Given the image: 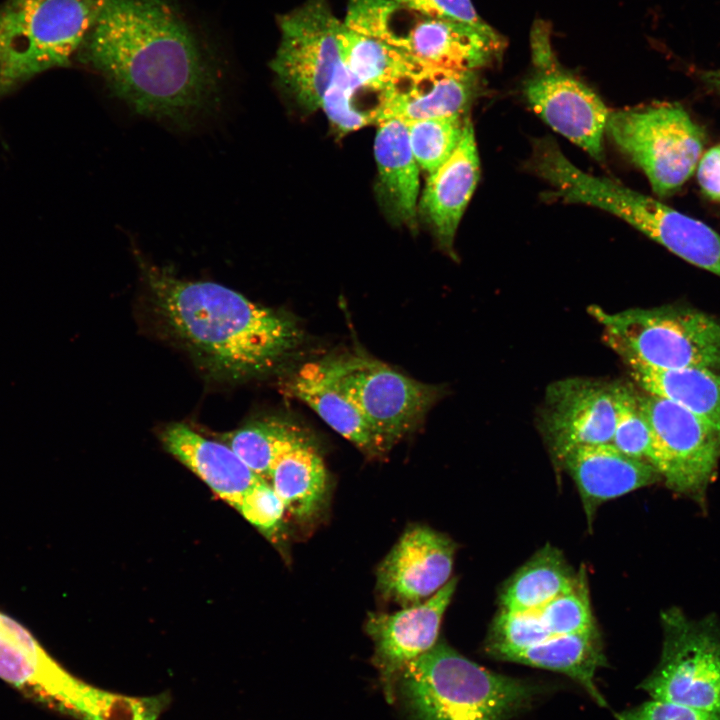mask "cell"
I'll use <instances>...</instances> for the list:
<instances>
[{"label":"cell","mask_w":720,"mask_h":720,"mask_svg":"<svg viewBox=\"0 0 720 720\" xmlns=\"http://www.w3.org/2000/svg\"><path fill=\"white\" fill-rule=\"evenodd\" d=\"M78 55L139 114L188 127L218 102L215 64L167 0H105Z\"/></svg>","instance_id":"6da1fadb"},{"label":"cell","mask_w":720,"mask_h":720,"mask_svg":"<svg viewBox=\"0 0 720 720\" xmlns=\"http://www.w3.org/2000/svg\"><path fill=\"white\" fill-rule=\"evenodd\" d=\"M139 263L162 326L215 378L238 381L266 374L301 340L300 327L285 312L221 284L180 279Z\"/></svg>","instance_id":"7a4b0ae2"},{"label":"cell","mask_w":720,"mask_h":720,"mask_svg":"<svg viewBox=\"0 0 720 720\" xmlns=\"http://www.w3.org/2000/svg\"><path fill=\"white\" fill-rule=\"evenodd\" d=\"M398 679L415 720H509L541 691L535 683L478 665L444 642L409 663Z\"/></svg>","instance_id":"3957f363"},{"label":"cell","mask_w":720,"mask_h":720,"mask_svg":"<svg viewBox=\"0 0 720 720\" xmlns=\"http://www.w3.org/2000/svg\"><path fill=\"white\" fill-rule=\"evenodd\" d=\"M588 311L603 326L606 344L627 364L720 372V322L707 313L673 305L615 313L592 305Z\"/></svg>","instance_id":"277c9868"},{"label":"cell","mask_w":720,"mask_h":720,"mask_svg":"<svg viewBox=\"0 0 720 720\" xmlns=\"http://www.w3.org/2000/svg\"><path fill=\"white\" fill-rule=\"evenodd\" d=\"M105 0H6L0 6V93L79 52Z\"/></svg>","instance_id":"5b68a950"},{"label":"cell","mask_w":720,"mask_h":720,"mask_svg":"<svg viewBox=\"0 0 720 720\" xmlns=\"http://www.w3.org/2000/svg\"><path fill=\"white\" fill-rule=\"evenodd\" d=\"M552 184L555 197L611 212L688 263L720 277V235L705 223L611 179L589 175L568 160L556 167Z\"/></svg>","instance_id":"8992f818"},{"label":"cell","mask_w":720,"mask_h":720,"mask_svg":"<svg viewBox=\"0 0 720 720\" xmlns=\"http://www.w3.org/2000/svg\"><path fill=\"white\" fill-rule=\"evenodd\" d=\"M606 131L659 196L679 189L701 159L703 131L680 104L654 103L610 112Z\"/></svg>","instance_id":"52a82bcc"},{"label":"cell","mask_w":720,"mask_h":720,"mask_svg":"<svg viewBox=\"0 0 720 720\" xmlns=\"http://www.w3.org/2000/svg\"><path fill=\"white\" fill-rule=\"evenodd\" d=\"M661 619L660 659L639 688L651 699L720 713V622L694 620L677 608Z\"/></svg>","instance_id":"ba28073f"},{"label":"cell","mask_w":720,"mask_h":720,"mask_svg":"<svg viewBox=\"0 0 720 720\" xmlns=\"http://www.w3.org/2000/svg\"><path fill=\"white\" fill-rule=\"evenodd\" d=\"M342 389L388 451L422 423L444 391L362 355L328 359Z\"/></svg>","instance_id":"9c48e42d"},{"label":"cell","mask_w":720,"mask_h":720,"mask_svg":"<svg viewBox=\"0 0 720 720\" xmlns=\"http://www.w3.org/2000/svg\"><path fill=\"white\" fill-rule=\"evenodd\" d=\"M280 44L271 68L280 84L307 111L321 107L341 56L342 23L328 0H306L279 17Z\"/></svg>","instance_id":"30bf717a"},{"label":"cell","mask_w":720,"mask_h":720,"mask_svg":"<svg viewBox=\"0 0 720 720\" xmlns=\"http://www.w3.org/2000/svg\"><path fill=\"white\" fill-rule=\"evenodd\" d=\"M637 397L653 434V467L670 489L701 502L720 460V434L672 401Z\"/></svg>","instance_id":"8fae6325"},{"label":"cell","mask_w":720,"mask_h":720,"mask_svg":"<svg viewBox=\"0 0 720 720\" xmlns=\"http://www.w3.org/2000/svg\"><path fill=\"white\" fill-rule=\"evenodd\" d=\"M618 383L574 377L550 384L540 427L554 456L560 459L581 445L611 443L618 411Z\"/></svg>","instance_id":"7c38bea8"},{"label":"cell","mask_w":720,"mask_h":720,"mask_svg":"<svg viewBox=\"0 0 720 720\" xmlns=\"http://www.w3.org/2000/svg\"><path fill=\"white\" fill-rule=\"evenodd\" d=\"M455 544L426 526L408 528L379 564L376 588L403 607L421 603L450 579Z\"/></svg>","instance_id":"4fadbf2b"},{"label":"cell","mask_w":720,"mask_h":720,"mask_svg":"<svg viewBox=\"0 0 720 720\" xmlns=\"http://www.w3.org/2000/svg\"><path fill=\"white\" fill-rule=\"evenodd\" d=\"M457 585L450 579L425 601L394 613H371L366 631L374 643V663L387 696H391L403 669L436 643L444 613Z\"/></svg>","instance_id":"5bb4252c"},{"label":"cell","mask_w":720,"mask_h":720,"mask_svg":"<svg viewBox=\"0 0 720 720\" xmlns=\"http://www.w3.org/2000/svg\"><path fill=\"white\" fill-rule=\"evenodd\" d=\"M524 91L532 109L548 125L602 161L610 112L595 92L552 66L530 78Z\"/></svg>","instance_id":"9a60e30c"},{"label":"cell","mask_w":720,"mask_h":720,"mask_svg":"<svg viewBox=\"0 0 720 720\" xmlns=\"http://www.w3.org/2000/svg\"><path fill=\"white\" fill-rule=\"evenodd\" d=\"M400 48L421 71H476L503 49L492 28L480 30L465 24L422 17L405 34H397Z\"/></svg>","instance_id":"2e32d148"},{"label":"cell","mask_w":720,"mask_h":720,"mask_svg":"<svg viewBox=\"0 0 720 720\" xmlns=\"http://www.w3.org/2000/svg\"><path fill=\"white\" fill-rule=\"evenodd\" d=\"M479 157L473 125L466 121L462 138L450 157L429 174L420 212L440 246L451 255L457 227L479 179Z\"/></svg>","instance_id":"e0dca14e"},{"label":"cell","mask_w":720,"mask_h":720,"mask_svg":"<svg viewBox=\"0 0 720 720\" xmlns=\"http://www.w3.org/2000/svg\"><path fill=\"white\" fill-rule=\"evenodd\" d=\"M559 460L578 488L589 522L603 502L661 479L652 465L627 456L612 443L577 446Z\"/></svg>","instance_id":"ac0fdd59"},{"label":"cell","mask_w":720,"mask_h":720,"mask_svg":"<svg viewBox=\"0 0 720 720\" xmlns=\"http://www.w3.org/2000/svg\"><path fill=\"white\" fill-rule=\"evenodd\" d=\"M479 89L475 71H426L379 95L375 123L466 116Z\"/></svg>","instance_id":"d6986e66"},{"label":"cell","mask_w":720,"mask_h":720,"mask_svg":"<svg viewBox=\"0 0 720 720\" xmlns=\"http://www.w3.org/2000/svg\"><path fill=\"white\" fill-rule=\"evenodd\" d=\"M287 386L293 397L365 455L377 458L389 452L342 389L328 359L304 364Z\"/></svg>","instance_id":"ffe728a7"},{"label":"cell","mask_w":720,"mask_h":720,"mask_svg":"<svg viewBox=\"0 0 720 720\" xmlns=\"http://www.w3.org/2000/svg\"><path fill=\"white\" fill-rule=\"evenodd\" d=\"M166 450L194 472L223 501L237 508L245 492L260 478L226 444L210 440L184 423L161 433Z\"/></svg>","instance_id":"44dd1931"},{"label":"cell","mask_w":720,"mask_h":720,"mask_svg":"<svg viewBox=\"0 0 720 720\" xmlns=\"http://www.w3.org/2000/svg\"><path fill=\"white\" fill-rule=\"evenodd\" d=\"M374 154L377 195L384 212L392 222L414 229L419 166L411 149L407 124L398 119L378 123Z\"/></svg>","instance_id":"7402d4cb"},{"label":"cell","mask_w":720,"mask_h":720,"mask_svg":"<svg viewBox=\"0 0 720 720\" xmlns=\"http://www.w3.org/2000/svg\"><path fill=\"white\" fill-rule=\"evenodd\" d=\"M504 660L562 673L576 681L598 705L606 706L595 683L597 670L605 664L596 628L582 633L551 636L535 646L508 655Z\"/></svg>","instance_id":"603a6c76"},{"label":"cell","mask_w":720,"mask_h":720,"mask_svg":"<svg viewBox=\"0 0 720 720\" xmlns=\"http://www.w3.org/2000/svg\"><path fill=\"white\" fill-rule=\"evenodd\" d=\"M627 365L646 393L682 406L720 434V372L697 367L664 370L637 363Z\"/></svg>","instance_id":"cb8c5ba5"},{"label":"cell","mask_w":720,"mask_h":720,"mask_svg":"<svg viewBox=\"0 0 720 720\" xmlns=\"http://www.w3.org/2000/svg\"><path fill=\"white\" fill-rule=\"evenodd\" d=\"M268 481L285 510L297 520H311L325 504L327 470L320 454L306 440L277 461Z\"/></svg>","instance_id":"d4e9b609"},{"label":"cell","mask_w":720,"mask_h":720,"mask_svg":"<svg viewBox=\"0 0 720 720\" xmlns=\"http://www.w3.org/2000/svg\"><path fill=\"white\" fill-rule=\"evenodd\" d=\"M341 60L366 90L380 95L422 73L398 47L347 29L339 32Z\"/></svg>","instance_id":"484cf974"},{"label":"cell","mask_w":720,"mask_h":720,"mask_svg":"<svg viewBox=\"0 0 720 720\" xmlns=\"http://www.w3.org/2000/svg\"><path fill=\"white\" fill-rule=\"evenodd\" d=\"M577 580L562 554L547 545L508 582L501 595L502 609L540 610L557 596L571 590Z\"/></svg>","instance_id":"4316f807"},{"label":"cell","mask_w":720,"mask_h":720,"mask_svg":"<svg viewBox=\"0 0 720 720\" xmlns=\"http://www.w3.org/2000/svg\"><path fill=\"white\" fill-rule=\"evenodd\" d=\"M303 440L304 436L294 424L268 418L256 420L228 434L226 445L254 473L268 480L277 461Z\"/></svg>","instance_id":"83f0119b"},{"label":"cell","mask_w":720,"mask_h":720,"mask_svg":"<svg viewBox=\"0 0 720 720\" xmlns=\"http://www.w3.org/2000/svg\"><path fill=\"white\" fill-rule=\"evenodd\" d=\"M467 119V116H447L406 123L418 166L428 174L441 166L459 144Z\"/></svg>","instance_id":"f1b7e54d"},{"label":"cell","mask_w":720,"mask_h":720,"mask_svg":"<svg viewBox=\"0 0 720 720\" xmlns=\"http://www.w3.org/2000/svg\"><path fill=\"white\" fill-rule=\"evenodd\" d=\"M551 636L539 610L502 609L493 623L487 651L504 660L508 655L535 646Z\"/></svg>","instance_id":"f546056e"},{"label":"cell","mask_w":720,"mask_h":720,"mask_svg":"<svg viewBox=\"0 0 720 720\" xmlns=\"http://www.w3.org/2000/svg\"><path fill=\"white\" fill-rule=\"evenodd\" d=\"M611 443L627 456L652 465L651 427L640 409L637 393L623 384L619 386L617 422Z\"/></svg>","instance_id":"4dcf8cb0"},{"label":"cell","mask_w":720,"mask_h":720,"mask_svg":"<svg viewBox=\"0 0 720 720\" xmlns=\"http://www.w3.org/2000/svg\"><path fill=\"white\" fill-rule=\"evenodd\" d=\"M361 90L364 88L340 60L321 102L326 116L338 130L350 132L373 123L358 107L356 99Z\"/></svg>","instance_id":"1f68e13d"},{"label":"cell","mask_w":720,"mask_h":720,"mask_svg":"<svg viewBox=\"0 0 720 720\" xmlns=\"http://www.w3.org/2000/svg\"><path fill=\"white\" fill-rule=\"evenodd\" d=\"M552 636L587 632L595 628L584 577L575 586L557 596L540 610Z\"/></svg>","instance_id":"d6a6232c"},{"label":"cell","mask_w":720,"mask_h":720,"mask_svg":"<svg viewBox=\"0 0 720 720\" xmlns=\"http://www.w3.org/2000/svg\"><path fill=\"white\" fill-rule=\"evenodd\" d=\"M400 7L392 0H348L344 26L361 35L394 44L392 18Z\"/></svg>","instance_id":"836d02e7"},{"label":"cell","mask_w":720,"mask_h":720,"mask_svg":"<svg viewBox=\"0 0 720 720\" xmlns=\"http://www.w3.org/2000/svg\"><path fill=\"white\" fill-rule=\"evenodd\" d=\"M236 509L269 537L281 530L286 512L283 502L265 478H260L245 492Z\"/></svg>","instance_id":"e575fe53"},{"label":"cell","mask_w":720,"mask_h":720,"mask_svg":"<svg viewBox=\"0 0 720 720\" xmlns=\"http://www.w3.org/2000/svg\"><path fill=\"white\" fill-rule=\"evenodd\" d=\"M400 8L410 9L422 17L465 24L480 30L490 27L477 14L471 0H392Z\"/></svg>","instance_id":"d590c367"},{"label":"cell","mask_w":720,"mask_h":720,"mask_svg":"<svg viewBox=\"0 0 720 720\" xmlns=\"http://www.w3.org/2000/svg\"><path fill=\"white\" fill-rule=\"evenodd\" d=\"M616 720H720V713L651 699L616 714Z\"/></svg>","instance_id":"8d00e7d4"},{"label":"cell","mask_w":720,"mask_h":720,"mask_svg":"<svg viewBox=\"0 0 720 720\" xmlns=\"http://www.w3.org/2000/svg\"><path fill=\"white\" fill-rule=\"evenodd\" d=\"M703 80L710 87L720 92V69L703 73Z\"/></svg>","instance_id":"74e56055"}]
</instances>
